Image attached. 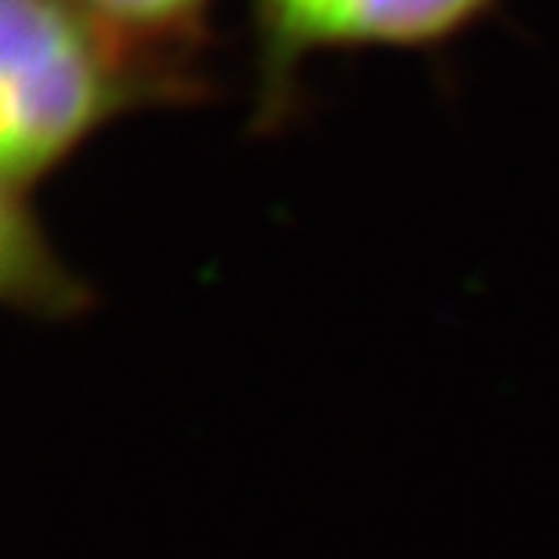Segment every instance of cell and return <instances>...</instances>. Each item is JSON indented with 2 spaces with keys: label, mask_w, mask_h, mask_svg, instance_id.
Instances as JSON below:
<instances>
[{
  "label": "cell",
  "mask_w": 559,
  "mask_h": 559,
  "mask_svg": "<svg viewBox=\"0 0 559 559\" xmlns=\"http://www.w3.org/2000/svg\"><path fill=\"white\" fill-rule=\"evenodd\" d=\"M207 76L131 51L70 0H4L0 26V290L33 320H70L92 290L51 248L37 200L106 124L193 106Z\"/></svg>",
  "instance_id": "1"
},
{
  "label": "cell",
  "mask_w": 559,
  "mask_h": 559,
  "mask_svg": "<svg viewBox=\"0 0 559 559\" xmlns=\"http://www.w3.org/2000/svg\"><path fill=\"white\" fill-rule=\"evenodd\" d=\"M501 0H248L251 120L273 131L295 114L306 66L342 51L440 48L484 22Z\"/></svg>",
  "instance_id": "2"
},
{
  "label": "cell",
  "mask_w": 559,
  "mask_h": 559,
  "mask_svg": "<svg viewBox=\"0 0 559 559\" xmlns=\"http://www.w3.org/2000/svg\"><path fill=\"white\" fill-rule=\"evenodd\" d=\"M109 37L153 62L204 73V44L215 0H70Z\"/></svg>",
  "instance_id": "3"
}]
</instances>
